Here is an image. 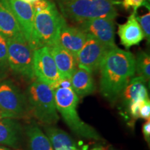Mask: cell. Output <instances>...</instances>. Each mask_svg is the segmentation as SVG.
I'll list each match as a JSON object with an SVG mask.
<instances>
[{
	"instance_id": "obj_11",
	"label": "cell",
	"mask_w": 150,
	"mask_h": 150,
	"mask_svg": "<svg viewBox=\"0 0 150 150\" xmlns=\"http://www.w3.org/2000/svg\"><path fill=\"white\" fill-rule=\"evenodd\" d=\"M21 28L24 36L32 48L34 11L31 4L22 0H7ZM33 49V48H32Z\"/></svg>"
},
{
	"instance_id": "obj_3",
	"label": "cell",
	"mask_w": 150,
	"mask_h": 150,
	"mask_svg": "<svg viewBox=\"0 0 150 150\" xmlns=\"http://www.w3.org/2000/svg\"><path fill=\"white\" fill-rule=\"evenodd\" d=\"M56 108L65 123L75 134L88 139L102 140L97 131L81 119L77 112L79 97L72 87L54 89Z\"/></svg>"
},
{
	"instance_id": "obj_20",
	"label": "cell",
	"mask_w": 150,
	"mask_h": 150,
	"mask_svg": "<svg viewBox=\"0 0 150 150\" xmlns=\"http://www.w3.org/2000/svg\"><path fill=\"white\" fill-rule=\"evenodd\" d=\"M29 150H54L50 140L38 125H30L26 129Z\"/></svg>"
},
{
	"instance_id": "obj_6",
	"label": "cell",
	"mask_w": 150,
	"mask_h": 150,
	"mask_svg": "<svg viewBox=\"0 0 150 150\" xmlns=\"http://www.w3.org/2000/svg\"><path fill=\"white\" fill-rule=\"evenodd\" d=\"M9 70L27 81L35 78L33 67V50L25 39H7Z\"/></svg>"
},
{
	"instance_id": "obj_29",
	"label": "cell",
	"mask_w": 150,
	"mask_h": 150,
	"mask_svg": "<svg viewBox=\"0 0 150 150\" xmlns=\"http://www.w3.org/2000/svg\"><path fill=\"white\" fill-rule=\"evenodd\" d=\"M0 150H11V149H9L8 148H6L5 147H1V146H0Z\"/></svg>"
},
{
	"instance_id": "obj_18",
	"label": "cell",
	"mask_w": 150,
	"mask_h": 150,
	"mask_svg": "<svg viewBox=\"0 0 150 150\" xmlns=\"http://www.w3.org/2000/svg\"><path fill=\"white\" fill-rule=\"evenodd\" d=\"M71 86L79 97H83L93 93L95 84L92 73L77 67L70 78Z\"/></svg>"
},
{
	"instance_id": "obj_26",
	"label": "cell",
	"mask_w": 150,
	"mask_h": 150,
	"mask_svg": "<svg viewBox=\"0 0 150 150\" xmlns=\"http://www.w3.org/2000/svg\"><path fill=\"white\" fill-rule=\"evenodd\" d=\"M142 133H143L144 137H145V140L149 144L150 141V120H147L142 125Z\"/></svg>"
},
{
	"instance_id": "obj_8",
	"label": "cell",
	"mask_w": 150,
	"mask_h": 150,
	"mask_svg": "<svg viewBox=\"0 0 150 150\" xmlns=\"http://www.w3.org/2000/svg\"><path fill=\"white\" fill-rule=\"evenodd\" d=\"M86 40L76 57L77 67L93 73L99 68L101 63L110 49L91 35L86 34Z\"/></svg>"
},
{
	"instance_id": "obj_14",
	"label": "cell",
	"mask_w": 150,
	"mask_h": 150,
	"mask_svg": "<svg viewBox=\"0 0 150 150\" xmlns=\"http://www.w3.org/2000/svg\"><path fill=\"white\" fill-rule=\"evenodd\" d=\"M136 14L137 12H133L125 23L118 25L117 34L120 38V42L127 49L139 45L145 38L136 19Z\"/></svg>"
},
{
	"instance_id": "obj_16",
	"label": "cell",
	"mask_w": 150,
	"mask_h": 150,
	"mask_svg": "<svg viewBox=\"0 0 150 150\" xmlns=\"http://www.w3.org/2000/svg\"><path fill=\"white\" fill-rule=\"evenodd\" d=\"M22 129L16 120L1 118L0 120V144L18 148L21 142Z\"/></svg>"
},
{
	"instance_id": "obj_19",
	"label": "cell",
	"mask_w": 150,
	"mask_h": 150,
	"mask_svg": "<svg viewBox=\"0 0 150 150\" xmlns=\"http://www.w3.org/2000/svg\"><path fill=\"white\" fill-rule=\"evenodd\" d=\"M45 135L51 142L54 150H75L79 149L76 142L68 134L62 129L52 125H47L45 128Z\"/></svg>"
},
{
	"instance_id": "obj_21",
	"label": "cell",
	"mask_w": 150,
	"mask_h": 150,
	"mask_svg": "<svg viewBox=\"0 0 150 150\" xmlns=\"http://www.w3.org/2000/svg\"><path fill=\"white\" fill-rule=\"evenodd\" d=\"M136 72L138 76H141L146 81L150 78V56L145 52H140L135 59Z\"/></svg>"
},
{
	"instance_id": "obj_1",
	"label": "cell",
	"mask_w": 150,
	"mask_h": 150,
	"mask_svg": "<svg viewBox=\"0 0 150 150\" xmlns=\"http://www.w3.org/2000/svg\"><path fill=\"white\" fill-rule=\"evenodd\" d=\"M99 69L101 93L108 102L113 104L134 76L135 57L130 52L116 47L106 53Z\"/></svg>"
},
{
	"instance_id": "obj_23",
	"label": "cell",
	"mask_w": 150,
	"mask_h": 150,
	"mask_svg": "<svg viewBox=\"0 0 150 150\" xmlns=\"http://www.w3.org/2000/svg\"><path fill=\"white\" fill-rule=\"evenodd\" d=\"M149 0H122L121 3L125 10L129 11L131 8L134 12H137L138 8L144 6L149 10Z\"/></svg>"
},
{
	"instance_id": "obj_9",
	"label": "cell",
	"mask_w": 150,
	"mask_h": 150,
	"mask_svg": "<svg viewBox=\"0 0 150 150\" xmlns=\"http://www.w3.org/2000/svg\"><path fill=\"white\" fill-rule=\"evenodd\" d=\"M33 67L35 77L48 85L55 83L61 79L48 47H42L33 51Z\"/></svg>"
},
{
	"instance_id": "obj_17",
	"label": "cell",
	"mask_w": 150,
	"mask_h": 150,
	"mask_svg": "<svg viewBox=\"0 0 150 150\" xmlns=\"http://www.w3.org/2000/svg\"><path fill=\"white\" fill-rule=\"evenodd\" d=\"M146 83L147 81L141 76L131 79L120 97H122L124 106L128 107L131 102L135 101L149 99Z\"/></svg>"
},
{
	"instance_id": "obj_10",
	"label": "cell",
	"mask_w": 150,
	"mask_h": 150,
	"mask_svg": "<svg viewBox=\"0 0 150 150\" xmlns=\"http://www.w3.org/2000/svg\"><path fill=\"white\" fill-rule=\"evenodd\" d=\"M79 24V27L86 34L92 35L110 50L116 47L114 20L94 18Z\"/></svg>"
},
{
	"instance_id": "obj_28",
	"label": "cell",
	"mask_w": 150,
	"mask_h": 150,
	"mask_svg": "<svg viewBox=\"0 0 150 150\" xmlns=\"http://www.w3.org/2000/svg\"><path fill=\"white\" fill-rule=\"evenodd\" d=\"M112 1H113L114 2H115L116 4H120L121 3L122 0H112Z\"/></svg>"
},
{
	"instance_id": "obj_15",
	"label": "cell",
	"mask_w": 150,
	"mask_h": 150,
	"mask_svg": "<svg viewBox=\"0 0 150 150\" xmlns=\"http://www.w3.org/2000/svg\"><path fill=\"white\" fill-rule=\"evenodd\" d=\"M49 48L53 56L60 78L62 79H70L77 68L76 58L59 43Z\"/></svg>"
},
{
	"instance_id": "obj_22",
	"label": "cell",
	"mask_w": 150,
	"mask_h": 150,
	"mask_svg": "<svg viewBox=\"0 0 150 150\" xmlns=\"http://www.w3.org/2000/svg\"><path fill=\"white\" fill-rule=\"evenodd\" d=\"M9 70L6 40L0 35V79L5 78Z\"/></svg>"
},
{
	"instance_id": "obj_25",
	"label": "cell",
	"mask_w": 150,
	"mask_h": 150,
	"mask_svg": "<svg viewBox=\"0 0 150 150\" xmlns=\"http://www.w3.org/2000/svg\"><path fill=\"white\" fill-rule=\"evenodd\" d=\"M139 117L145 120L150 119V101L149 99L145 100L142 104L140 110Z\"/></svg>"
},
{
	"instance_id": "obj_24",
	"label": "cell",
	"mask_w": 150,
	"mask_h": 150,
	"mask_svg": "<svg viewBox=\"0 0 150 150\" xmlns=\"http://www.w3.org/2000/svg\"><path fill=\"white\" fill-rule=\"evenodd\" d=\"M136 19L139 23L145 38H147L148 42L150 40V13L149 11L142 16H138L136 14Z\"/></svg>"
},
{
	"instance_id": "obj_30",
	"label": "cell",
	"mask_w": 150,
	"mask_h": 150,
	"mask_svg": "<svg viewBox=\"0 0 150 150\" xmlns=\"http://www.w3.org/2000/svg\"><path fill=\"white\" fill-rule=\"evenodd\" d=\"M101 149H102V147H95V148H93V149H90V150H100ZM75 150H80V149H75Z\"/></svg>"
},
{
	"instance_id": "obj_5",
	"label": "cell",
	"mask_w": 150,
	"mask_h": 150,
	"mask_svg": "<svg viewBox=\"0 0 150 150\" xmlns=\"http://www.w3.org/2000/svg\"><path fill=\"white\" fill-rule=\"evenodd\" d=\"M65 22V18L52 1L44 10L34 13L33 51L42 47H50L57 44L60 31Z\"/></svg>"
},
{
	"instance_id": "obj_4",
	"label": "cell",
	"mask_w": 150,
	"mask_h": 150,
	"mask_svg": "<svg viewBox=\"0 0 150 150\" xmlns=\"http://www.w3.org/2000/svg\"><path fill=\"white\" fill-rule=\"evenodd\" d=\"M26 97L29 111L40 122L53 125L59 121L54 93L50 85L35 79L28 87Z\"/></svg>"
},
{
	"instance_id": "obj_7",
	"label": "cell",
	"mask_w": 150,
	"mask_h": 150,
	"mask_svg": "<svg viewBox=\"0 0 150 150\" xmlns=\"http://www.w3.org/2000/svg\"><path fill=\"white\" fill-rule=\"evenodd\" d=\"M27 97L10 80L0 83V117L21 119L29 113Z\"/></svg>"
},
{
	"instance_id": "obj_13",
	"label": "cell",
	"mask_w": 150,
	"mask_h": 150,
	"mask_svg": "<svg viewBox=\"0 0 150 150\" xmlns=\"http://www.w3.org/2000/svg\"><path fill=\"white\" fill-rule=\"evenodd\" d=\"M0 35L6 40L25 39L7 0H0Z\"/></svg>"
},
{
	"instance_id": "obj_31",
	"label": "cell",
	"mask_w": 150,
	"mask_h": 150,
	"mask_svg": "<svg viewBox=\"0 0 150 150\" xmlns=\"http://www.w3.org/2000/svg\"><path fill=\"white\" fill-rule=\"evenodd\" d=\"M100 150H110V149H104V148H102Z\"/></svg>"
},
{
	"instance_id": "obj_12",
	"label": "cell",
	"mask_w": 150,
	"mask_h": 150,
	"mask_svg": "<svg viewBox=\"0 0 150 150\" xmlns=\"http://www.w3.org/2000/svg\"><path fill=\"white\" fill-rule=\"evenodd\" d=\"M87 35L79 27L69 26L65 22L60 31L58 43L75 58L83 47Z\"/></svg>"
},
{
	"instance_id": "obj_27",
	"label": "cell",
	"mask_w": 150,
	"mask_h": 150,
	"mask_svg": "<svg viewBox=\"0 0 150 150\" xmlns=\"http://www.w3.org/2000/svg\"><path fill=\"white\" fill-rule=\"evenodd\" d=\"M22 1H25V2H27V3H29V4H32L35 2V1H38V0H22Z\"/></svg>"
},
{
	"instance_id": "obj_2",
	"label": "cell",
	"mask_w": 150,
	"mask_h": 150,
	"mask_svg": "<svg viewBox=\"0 0 150 150\" xmlns=\"http://www.w3.org/2000/svg\"><path fill=\"white\" fill-rule=\"evenodd\" d=\"M64 18L78 23L94 18L115 20L117 16L112 0H56Z\"/></svg>"
}]
</instances>
